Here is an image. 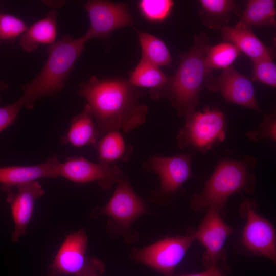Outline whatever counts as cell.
<instances>
[{"label":"cell","instance_id":"6da1fadb","mask_svg":"<svg viewBox=\"0 0 276 276\" xmlns=\"http://www.w3.org/2000/svg\"><path fill=\"white\" fill-rule=\"evenodd\" d=\"M79 86L78 93L87 101L100 136L112 130L128 132L146 121L148 109L140 102L144 93L128 79L93 75Z\"/></svg>","mask_w":276,"mask_h":276},{"label":"cell","instance_id":"7a4b0ae2","mask_svg":"<svg viewBox=\"0 0 276 276\" xmlns=\"http://www.w3.org/2000/svg\"><path fill=\"white\" fill-rule=\"evenodd\" d=\"M257 164V159L250 155L239 159L229 157L220 159L201 191L193 194L191 209L198 212L212 208L224 215L231 196L241 192L252 194L255 191Z\"/></svg>","mask_w":276,"mask_h":276},{"label":"cell","instance_id":"3957f363","mask_svg":"<svg viewBox=\"0 0 276 276\" xmlns=\"http://www.w3.org/2000/svg\"><path fill=\"white\" fill-rule=\"evenodd\" d=\"M87 41L84 35L78 38L65 35L48 45V56L42 69L33 79L20 86L27 109H33L39 99L56 97L63 90L75 64L85 51Z\"/></svg>","mask_w":276,"mask_h":276},{"label":"cell","instance_id":"277c9868","mask_svg":"<svg viewBox=\"0 0 276 276\" xmlns=\"http://www.w3.org/2000/svg\"><path fill=\"white\" fill-rule=\"evenodd\" d=\"M208 37L202 32L194 38L190 49L179 55V63L174 74L169 78L161 98H166L185 119L194 113L200 103V95L208 78L211 75L206 65L205 50Z\"/></svg>","mask_w":276,"mask_h":276},{"label":"cell","instance_id":"5b68a950","mask_svg":"<svg viewBox=\"0 0 276 276\" xmlns=\"http://www.w3.org/2000/svg\"><path fill=\"white\" fill-rule=\"evenodd\" d=\"M150 212L145 202L135 192L128 179L124 178L118 183L107 203L97 206L90 212V217L102 216L109 218L106 231L113 238L119 237L125 243L131 244L137 240V232L131 230L134 222L143 215Z\"/></svg>","mask_w":276,"mask_h":276},{"label":"cell","instance_id":"8992f818","mask_svg":"<svg viewBox=\"0 0 276 276\" xmlns=\"http://www.w3.org/2000/svg\"><path fill=\"white\" fill-rule=\"evenodd\" d=\"M195 152L179 153L171 156L156 155L150 157L144 167L158 175L160 186L153 191L148 200L172 207L185 193L183 186L193 176V159Z\"/></svg>","mask_w":276,"mask_h":276},{"label":"cell","instance_id":"52a82bcc","mask_svg":"<svg viewBox=\"0 0 276 276\" xmlns=\"http://www.w3.org/2000/svg\"><path fill=\"white\" fill-rule=\"evenodd\" d=\"M185 119L176 138V145L180 149L188 147L205 154L226 138L228 119L217 108L206 106L203 110H196Z\"/></svg>","mask_w":276,"mask_h":276},{"label":"cell","instance_id":"ba28073f","mask_svg":"<svg viewBox=\"0 0 276 276\" xmlns=\"http://www.w3.org/2000/svg\"><path fill=\"white\" fill-rule=\"evenodd\" d=\"M258 204L244 199L239 214L245 220L240 243L246 252L276 261V233L273 224L258 212Z\"/></svg>","mask_w":276,"mask_h":276},{"label":"cell","instance_id":"9c48e42d","mask_svg":"<svg viewBox=\"0 0 276 276\" xmlns=\"http://www.w3.org/2000/svg\"><path fill=\"white\" fill-rule=\"evenodd\" d=\"M194 241L193 230L189 231L185 235L166 237L144 248H134L131 257L164 276H173Z\"/></svg>","mask_w":276,"mask_h":276},{"label":"cell","instance_id":"30bf717a","mask_svg":"<svg viewBox=\"0 0 276 276\" xmlns=\"http://www.w3.org/2000/svg\"><path fill=\"white\" fill-rule=\"evenodd\" d=\"M90 21V27L84 35L93 39H108L118 29L133 26L134 20L125 3L104 0H89L83 5Z\"/></svg>","mask_w":276,"mask_h":276},{"label":"cell","instance_id":"8fae6325","mask_svg":"<svg viewBox=\"0 0 276 276\" xmlns=\"http://www.w3.org/2000/svg\"><path fill=\"white\" fill-rule=\"evenodd\" d=\"M88 245L85 229L69 233L49 265L47 276H82L96 258L86 256Z\"/></svg>","mask_w":276,"mask_h":276},{"label":"cell","instance_id":"7c38bea8","mask_svg":"<svg viewBox=\"0 0 276 276\" xmlns=\"http://www.w3.org/2000/svg\"><path fill=\"white\" fill-rule=\"evenodd\" d=\"M57 176L77 183L97 182L101 189L107 190L124 178L122 170L116 165L96 163L82 156H74L57 166Z\"/></svg>","mask_w":276,"mask_h":276},{"label":"cell","instance_id":"4fadbf2b","mask_svg":"<svg viewBox=\"0 0 276 276\" xmlns=\"http://www.w3.org/2000/svg\"><path fill=\"white\" fill-rule=\"evenodd\" d=\"M206 210L198 228L193 231V235L195 240L199 241L205 249L203 259L208 267L225 260L226 240L237 230L226 223L216 209L209 208Z\"/></svg>","mask_w":276,"mask_h":276},{"label":"cell","instance_id":"5bb4252c","mask_svg":"<svg viewBox=\"0 0 276 276\" xmlns=\"http://www.w3.org/2000/svg\"><path fill=\"white\" fill-rule=\"evenodd\" d=\"M207 89L219 92L227 102L255 110L264 115L258 103L252 81L233 65L218 77L210 76L205 83Z\"/></svg>","mask_w":276,"mask_h":276},{"label":"cell","instance_id":"9a60e30c","mask_svg":"<svg viewBox=\"0 0 276 276\" xmlns=\"http://www.w3.org/2000/svg\"><path fill=\"white\" fill-rule=\"evenodd\" d=\"M15 193L9 191L7 201L11 204L14 230L11 240L17 242L24 236L31 220L35 201L45 193L42 186L35 181L16 187Z\"/></svg>","mask_w":276,"mask_h":276},{"label":"cell","instance_id":"2e32d148","mask_svg":"<svg viewBox=\"0 0 276 276\" xmlns=\"http://www.w3.org/2000/svg\"><path fill=\"white\" fill-rule=\"evenodd\" d=\"M60 162L53 154L45 162L31 166H12L0 168L2 189L8 192L13 187L28 184L41 178H56Z\"/></svg>","mask_w":276,"mask_h":276},{"label":"cell","instance_id":"e0dca14e","mask_svg":"<svg viewBox=\"0 0 276 276\" xmlns=\"http://www.w3.org/2000/svg\"><path fill=\"white\" fill-rule=\"evenodd\" d=\"M224 41L236 46L251 61L266 57L274 56L273 50L266 46L255 34L252 28L238 22L234 26H226L221 29Z\"/></svg>","mask_w":276,"mask_h":276},{"label":"cell","instance_id":"ac0fdd59","mask_svg":"<svg viewBox=\"0 0 276 276\" xmlns=\"http://www.w3.org/2000/svg\"><path fill=\"white\" fill-rule=\"evenodd\" d=\"M58 12L50 10L46 16L28 27L19 38V45L25 51L34 52L41 44L55 42L57 31Z\"/></svg>","mask_w":276,"mask_h":276},{"label":"cell","instance_id":"d6986e66","mask_svg":"<svg viewBox=\"0 0 276 276\" xmlns=\"http://www.w3.org/2000/svg\"><path fill=\"white\" fill-rule=\"evenodd\" d=\"M100 136L91 109L87 104L81 112L72 119L68 131L60 141L79 148L89 144L95 146Z\"/></svg>","mask_w":276,"mask_h":276},{"label":"cell","instance_id":"ffe728a7","mask_svg":"<svg viewBox=\"0 0 276 276\" xmlns=\"http://www.w3.org/2000/svg\"><path fill=\"white\" fill-rule=\"evenodd\" d=\"M129 75V82L136 87L148 89L149 96L154 100L161 98L169 80L159 67L142 59Z\"/></svg>","mask_w":276,"mask_h":276},{"label":"cell","instance_id":"44dd1931","mask_svg":"<svg viewBox=\"0 0 276 276\" xmlns=\"http://www.w3.org/2000/svg\"><path fill=\"white\" fill-rule=\"evenodd\" d=\"M199 15L202 22L212 29L227 26L233 14L241 16L236 3L231 0H200Z\"/></svg>","mask_w":276,"mask_h":276},{"label":"cell","instance_id":"7402d4cb","mask_svg":"<svg viewBox=\"0 0 276 276\" xmlns=\"http://www.w3.org/2000/svg\"><path fill=\"white\" fill-rule=\"evenodd\" d=\"M99 162L109 165L119 161H126L133 148L126 143L120 131L112 130L100 137L95 145Z\"/></svg>","mask_w":276,"mask_h":276},{"label":"cell","instance_id":"603a6c76","mask_svg":"<svg viewBox=\"0 0 276 276\" xmlns=\"http://www.w3.org/2000/svg\"><path fill=\"white\" fill-rule=\"evenodd\" d=\"M275 1L249 0L242 12L239 22L250 27H275Z\"/></svg>","mask_w":276,"mask_h":276},{"label":"cell","instance_id":"cb8c5ba5","mask_svg":"<svg viewBox=\"0 0 276 276\" xmlns=\"http://www.w3.org/2000/svg\"><path fill=\"white\" fill-rule=\"evenodd\" d=\"M137 33L141 59L158 67L166 66L172 61L165 43L156 36L134 28Z\"/></svg>","mask_w":276,"mask_h":276},{"label":"cell","instance_id":"d4e9b609","mask_svg":"<svg viewBox=\"0 0 276 276\" xmlns=\"http://www.w3.org/2000/svg\"><path fill=\"white\" fill-rule=\"evenodd\" d=\"M239 50L232 43L224 41L215 45H206L205 63L208 70H225L231 66L241 55Z\"/></svg>","mask_w":276,"mask_h":276},{"label":"cell","instance_id":"484cf974","mask_svg":"<svg viewBox=\"0 0 276 276\" xmlns=\"http://www.w3.org/2000/svg\"><path fill=\"white\" fill-rule=\"evenodd\" d=\"M174 3L171 0H141L138 2V9L148 21L162 22L170 15Z\"/></svg>","mask_w":276,"mask_h":276},{"label":"cell","instance_id":"4316f807","mask_svg":"<svg viewBox=\"0 0 276 276\" xmlns=\"http://www.w3.org/2000/svg\"><path fill=\"white\" fill-rule=\"evenodd\" d=\"M273 58V57H266L252 61L251 81L275 88L276 65Z\"/></svg>","mask_w":276,"mask_h":276},{"label":"cell","instance_id":"83f0119b","mask_svg":"<svg viewBox=\"0 0 276 276\" xmlns=\"http://www.w3.org/2000/svg\"><path fill=\"white\" fill-rule=\"evenodd\" d=\"M28 28L27 24L21 18L0 12V45L4 42L20 37Z\"/></svg>","mask_w":276,"mask_h":276},{"label":"cell","instance_id":"f1b7e54d","mask_svg":"<svg viewBox=\"0 0 276 276\" xmlns=\"http://www.w3.org/2000/svg\"><path fill=\"white\" fill-rule=\"evenodd\" d=\"M264 118L257 128L247 132V139L254 143H258L265 139H270L276 142V113L272 110L268 113L263 115Z\"/></svg>","mask_w":276,"mask_h":276},{"label":"cell","instance_id":"f546056e","mask_svg":"<svg viewBox=\"0 0 276 276\" xmlns=\"http://www.w3.org/2000/svg\"><path fill=\"white\" fill-rule=\"evenodd\" d=\"M1 100L0 95V102ZM23 106H25V103L21 97L11 104L0 107V133L15 121Z\"/></svg>","mask_w":276,"mask_h":276},{"label":"cell","instance_id":"4dcf8cb0","mask_svg":"<svg viewBox=\"0 0 276 276\" xmlns=\"http://www.w3.org/2000/svg\"><path fill=\"white\" fill-rule=\"evenodd\" d=\"M175 276H225V275L218 266V264H217L208 266V268L202 272Z\"/></svg>","mask_w":276,"mask_h":276},{"label":"cell","instance_id":"1f68e13d","mask_svg":"<svg viewBox=\"0 0 276 276\" xmlns=\"http://www.w3.org/2000/svg\"><path fill=\"white\" fill-rule=\"evenodd\" d=\"M104 263L99 259L84 273L82 276H100L104 272Z\"/></svg>","mask_w":276,"mask_h":276},{"label":"cell","instance_id":"d6a6232c","mask_svg":"<svg viewBox=\"0 0 276 276\" xmlns=\"http://www.w3.org/2000/svg\"><path fill=\"white\" fill-rule=\"evenodd\" d=\"M8 88V84L0 78V90L3 91Z\"/></svg>","mask_w":276,"mask_h":276}]
</instances>
